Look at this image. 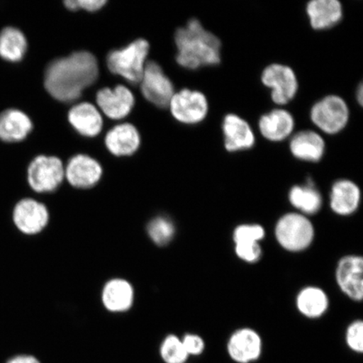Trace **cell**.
I'll list each match as a JSON object with an SVG mask.
<instances>
[{
  "label": "cell",
  "mask_w": 363,
  "mask_h": 363,
  "mask_svg": "<svg viewBox=\"0 0 363 363\" xmlns=\"http://www.w3.org/2000/svg\"><path fill=\"white\" fill-rule=\"evenodd\" d=\"M49 218L47 206L34 199H21L13 208V225L20 233L26 235L42 233L48 225Z\"/></svg>",
  "instance_id": "obj_11"
},
{
  "label": "cell",
  "mask_w": 363,
  "mask_h": 363,
  "mask_svg": "<svg viewBox=\"0 0 363 363\" xmlns=\"http://www.w3.org/2000/svg\"><path fill=\"white\" fill-rule=\"evenodd\" d=\"M361 203V190L349 179L335 181L330 193V206L335 215L349 216L355 213Z\"/></svg>",
  "instance_id": "obj_16"
},
{
  "label": "cell",
  "mask_w": 363,
  "mask_h": 363,
  "mask_svg": "<svg viewBox=\"0 0 363 363\" xmlns=\"http://www.w3.org/2000/svg\"><path fill=\"white\" fill-rule=\"evenodd\" d=\"M306 12L313 29L322 30L337 26L343 17L342 4L338 0H313Z\"/></svg>",
  "instance_id": "obj_19"
},
{
  "label": "cell",
  "mask_w": 363,
  "mask_h": 363,
  "mask_svg": "<svg viewBox=\"0 0 363 363\" xmlns=\"http://www.w3.org/2000/svg\"><path fill=\"white\" fill-rule=\"evenodd\" d=\"M169 107L177 121L187 125L199 123L206 119L208 112L206 95L199 91L188 89L174 93Z\"/></svg>",
  "instance_id": "obj_7"
},
{
  "label": "cell",
  "mask_w": 363,
  "mask_h": 363,
  "mask_svg": "<svg viewBox=\"0 0 363 363\" xmlns=\"http://www.w3.org/2000/svg\"><path fill=\"white\" fill-rule=\"evenodd\" d=\"M297 310L308 319H318L328 312L330 301L324 289L317 286H307L297 294Z\"/></svg>",
  "instance_id": "obj_24"
},
{
  "label": "cell",
  "mask_w": 363,
  "mask_h": 363,
  "mask_svg": "<svg viewBox=\"0 0 363 363\" xmlns=\"http://www.w3.org/2000/svg\"><path fill=\"white\" fill-rule=\"evenodd\" d=\"M357 102L360 104V106H362L363 87H362V84L359 85V87H358V89L357 91Z\"/></svg>",
  "instance_id": "obj_35"
},
{
  "label": "cell",
  "mask_w": 363,
  "mask_h": 363,
  "mask_svg": "<svg viewBox=\"0 0 363 363\" xmlns=\"http://www.w3.org/2000/svg\"><path fill=\"white\" fill-rule=\"evenodd\" d=\"M181 339L189 357L201 356L206 351V344L201 335L187 333Z\"/></svg>",
  "instance_id": "obj_32"
},
{
  "label": "cell",
  "mask_w": 363,
  "mask_h": 363,
  "mask_svg": "<svg viewBox=\"0 0 363 363\" xmlns=\"http://www.w3.org/2000/svg\"><path fill=\"white\" fill-rule=\"evenodd\" d=\"M65 179V167L57 157L40 155L30 163L27 179L31 189L36 193H51Z\"/></svg>",
  "instance_id": "obj_6"
},
{
  "label": "cell",
  "mask_w": 363,
  "mask_h": 363,
  "mask_svg": "<svg viewBox=\"0 0 363 363\" xmlns=\"http://www.w3.org/2000/svg\"><path fill=\"white\" fill-rule=\"evenodd\" d=\"M262 82L271 89L272 101L284 106L296 96L298 84L291 67L279 63L267 66L262 74Z\"/></svg>",
  "instance_id": "obj_8"
},
{
  "label": "cell",
  "mask_w": 363,
  "mask_h": 363,
  "mask_svg": "<svg viewBox=\"0 0 363 363\" xmlns=\"http://www.w3.org/2000/svg\"><path fill=\"white\" fill-rule=\"evenodd\" d=\"M345 342L349 350L356 354L363 352V322L356 320L351 322L345 333Z\"/></svg>",
  "instance_id": "obj_30"
},
{
  "label": "cell",
  "mask_w": 363,
  "mask_h": 363,
  "mask_svg": "<svg viewBox=\"0 0 363 363\" xmlns=\"http://www.w3.org/2000/svg\"><path fill=\"white\" fill-rule=\"evenodd\" d=\"M349 108L346 101L337 95H328L313 106L311 119L323 133L335 135L347 126L349 121Z\"/></svg>",
  "instance_id": "obj_5"
},
{
  "label": "cell",
  "mask_w": 363,
  "mask_h": 363,
  "mask_svg": "<svg viewBox=\"0 0 363 363\" xmlns=\"http://www.w3.org/2000/svg\"><path fill=\"white\" fill-rule=\"evenodd\" d=\"M335 280L340 291L355 302L363 298V258L347 255L340 259L335 269Z\"/></svg>",
  "instance_id": "obj_12"
},
{
  "label": "cell",
  "mask_w": 363,
  "mask_h": 363,
  "mask_svg": "<svg viewBox=\"0 0 363 363\" xmlns=\"http://www.w3.org/2000/svg\"><path fill=\"white\" fill-rule=\"evenodd\" d=\"M226 352L235 363H255L263 353L262 335L250 328L235 330L227 340Z\"/></svg>",
  "instance_id": "obj_10"
},
{
  "label": "cell",
  "mask_w": 363,
  "mask_h": 363,
  "mask_svg": "<svg viewBox=\"0 0 363 363\" xmlns=\"http://www.w3.org/2000/svg\"><path fill=\"white\" fill-rule=\"evenodd\" d=\"M147 233L150 238L157 246H165L174 238L175 225L169 218L159 216L150 222Z\"/></svg>",
  "instance_id": "obj_28"
},
{
  "label": "cell",
  "mask_w": 363,
  "mask_h": 363,
  "mask_svg": "<svg viewBox=\"0 0 363 363\" xmlns=\"http://www.w3.org/2000/svg\"><path fill=\"white\" fill-rule=\"evenodd\" d=\"M222 130L225 147L229 152L244 151L252 148L255 145V135L251 125L235 113H228L225 116Z\"/></svg>",
  "instance_id": "obj_15"
},
{
  "label": "cell",
  "mask_w": 363,
  "mask_h": 363,
  "mask_svg": "<svg viewBox=\"0 0 363 363\" xmlns=\"http://www.w3.org/2000/svg\"><path fill=\"white\" fill-rule=\"evenodd\" d=\"M175 44L178 49L177 62L188 69L216 66L221 61L220 40L204 29L197 19L190 20L176 30Z\"/></svg>",
  "instance_id": "obj_2"
},
{
  "label": "cell",
  "mask_w": 363,
  "mask_h": 363,
  "mask_svg": "<svg viewBox=\"0 0 363 363\" xmlns=\"http://www.w3.org/2000/svg\"><path fill=\"white\" fill-rule=\"evenodd\" d=\"M159 355L164 363H187L189 359L181 337L174 334L167 335L162 340Z\"/></svg>",
  "instance_id": "obj_27"
},
{
  "label": "cell",
  "mask_w": 363,
  "mask_h": 363,
  "mask_svg": "<svg viewBox=\"0 0 363 363\" xmlns=\"http://www.w3.org/2000/svg\"><path fill=\"white\" fill-rule=\"evenodd\" d=\"M106 0H66L65 6L71 11H78L84 9L87 11H96L106 4Z\"/></svg>",
  "instance_id": "obj_33"
},
{
  "label": "cell",
  "mask_w": 363,
  "mask_h": 363,
  "mask_svg": "<svg viewBox=\"0 0 363 363\" xmlns=\"http://www.w3.org/2000/svg\"><path fill=\"white\" fill-rule=\"evenodd\" d=\"M140 84L143 96L148 101L159 108L169 107L174 86L157 62H147Z\"/></svg>",
  "instance_id": "obj_9"
},
{
  "label": "cell",
  "mask_w": 363,
  "mask_h": 363,
  "mask_svg": "<svg viewBox=\"0 0 363 363\" xmlns=\"http://www.w3.org/2000/svg\"><path fill=\"white\" fill-rule=\"evenodd\" d=\"M102 303L108 311L123 313L133 306L135 291L133 285L123 279H113L104 286Z\"/></svg>",
  "instance_id": "obj_17"
},
{
  "label": "cell",
  "mask_w": 363,
  "mask_h": 363,
  "mask_svg": "<svg viewBox=\"0 0 363 363\" xmlns=\"http://www.w3.org/2000/svg\"><path fill=\"white\" fill-rule=\"evenodd\" d=\"M289 147L293 156L298 160L317 162L324 157L325 143L315 131L303 130L293 136Z\"/></svg>",
  "instance_id": "obj_22"
},
{
  "label": "cell",
  "mask_w": 363,
  "mask_h": 363,
  "mask_svg": "<svg viewBox=\"0 0 363 363\" xmlns=\"http://www.w3.org/2000/svg\"><path fill=\"white\" fill-rule=\"evenodd\" d=\"M33 129V121L26 113L17 108H8L0 113V140L3 142H21Z\"/></svg>",
  "instance_id": "obj_20"
},
{
  "label": "cell",
  "mask_w": 363,
  "mask_h": 363,
  "mask_svg": "<svg viewBox=\"0 0 363 363\" xmlns=\"http://www.w3.org/2000/svg\"><path fill=\"white\" fill-rule=\"evenodd\" d=\"M104 143L113 155L130 156L138 151L140 145V136L133 125L123 123L113 127L106 135Z\"/></svg>",
  "instance_id": "obj_18"
},
{
  "label": "cell",
  "mask_w": 363,
  "mask_h": 363,
  "mask_svg": "<svg viewBox=\"0 0 363 363\" xmlns=\"http://www.w3.org/2000/svg\"><path fill=\"white\" fill-rule=\"evenodd\" d=\"M290 204L299 214L306 216L315 215L322 207L321 194L315 188L312 181L306 185H295L289 193Z\"/></svg>",
  "instance_id": "obj_25"
},
{
  "label": "cell",
  "mask_w": 363,
  "mask_h": 363,
  "mask_svg": "<svg viewBox=\"0 0 363 363\" xmlns=\"http://www.w3.org/2000/svg\"><path fill=\"white\" fill-rule=\"evenodd\" d=\"M27 47L26 35L21 30L8 26L0 31V57L4 60L21 61L26 55Z\"/></svg>",
  "instance_id": "obj_26"
},
{
  "label": "cell",
  "mask_w": 363,
  "mask_h": 363,
  "mask_svg": "<svg viewBox=\"0 0 363 363\" xmlns=\"http://www.w3.org/2000/svg\"><path fill=\"white\" fill-rule=\"evenodd\" d=\"M274 235L279 246L289 252H301L314 242V225L308 216L298 212L287 213L277 221Z\"/></svg>",
  "instance_id": "obj_3"
},
{
  "label": "cell",
  "mask_w": 363,
  "mask_h": 363,
  "mask_svg": "<svg viewBox=\"0 0 363 363\" xmlns=\"http://www.w3.org/2000/svg\"><path fill=\"white\" fill-rule=\"evenodd\" d=\"M6 363H42L38 357L30 354H19L9 358Z\"/></svg>",
  "instance_id": "obj_34"
},
{
  "label": "cell",
  "mask_w": 363,
  "mask_h": 363,
  "mask_svg": "<svg viewBox=\"0 0 363 363\" xmlns=\"http://www.w3.org/2000/svg\"><path fill=\"white\" fill-rule=\"evenodd\" d=\"M261 134L270 142H282L292 134L295 122L293 116L283 108L265 113L259 121Z\"/></svg>",
  "instance_id": "obj_23"
},
{
  "label": "cell",
  "mask_w": 363,
  "mask_h": 363,
  "mask_svg": "<svg viewBox=\"0 0 363 363\" xmlns=\"http://www.w3.org/2000/svg\"><path fill=\"white\" fill-rule=\"evenodd\" d=\"M234 244L235 253L239 259L247 263H255L260 260L262 255L260 243L242 242Z\"/></svg>",
  "instance_id": "obj_31"
},
{
  "label": "cell",
  "mask_w": 363,
  "mask_h": 363,
  "mask_svg": "<svg viewBox=\"0 0 363 363\" xmlns=\"http://www.w3.org/2000/svg\"><path fill=\"white\" fill-rule=\"evenodd\" d=\"M68 121L78 133L87 138H94L101 133L103 118L94 104L83 102L76 104L68 112Z\"/></svg>",
  "instance_id": "obj_21"
},
{
  "label": "cell",
  "mask_w": 363,
  "mask_h": 363,
  "mask_svg": "<svg viewBox=\"0 0 363 363\" xmlns=\"http://www.w3.org/2000/svg\"><path fill=\"white\" fill-rule=\"evenodd\" d=\"M96 101L104 115L112 120H121L133 110L135 97L125 86L117 85L113 89L104 88L99 90Z\"/></svg>",
  "instance_id": "obj_14"
},
{
  "label": "cell",
  "mask_w": 363,
  "mask_h": 363,
  "mask_svg": "<svg viewBox=\"0 0 363 363\" xmlns=\"http://www.w3.org/2000/svg\"><path fill=\"white\" fill-rule=\"evenodd\" d=\"M266 237L264 227L258 224L239 225L233 231L234 243H260Z\"/></svg>",
  "instance_id": "obj_29"
},
{
  "label": "cell",
  "mask_w": 363,
  "mask_h": 363,
  "mask_svg": "<svg viewBox=\"0 0 363 363\" xmlns=\"http://www.w3.org/2000/svg\"><path fill=\"white\" fill-rule=\"evenodd\" d=\"M103 169L95 159L79 154L72 157L65 169V178L72 187L90 189L101 179Z\"/></svg>",
  "instance_id": "obj_13"
},
{
  "label": "cell",
  "mask_w": 363,
  "mask_h": 363,
  "mask_svg": "<svg viewBox=\"0 0 363 363\" xmlns=\"http://www.w3.org/2000/svg\"><path fill=\"white\" fill-rule=\"evenodd\" d=\"M99 72L98 60L94 54L75 52L49 63L45 72V88L57 101L72 102L95 83Z\"/></svg>",
  "instance_id": "obj_1"
},
{
  "label": "cell",
  "mask_w": 363,
  "mask_h": 363,
  "mask_svg": "<svg viewBox=\"0 0 363 363\" xmlns=\"http://www.w3.org/2000/svg\"><path fill=\"white\" fill-rule=\"evenodd\" d=\"M149 43L145 39L134 40L127 47L108 54L107 66L112 74L123 77L130 84H140L143 78Z\"/></svg>",
  "instance_id": "obj_4"
}]
</instances>
